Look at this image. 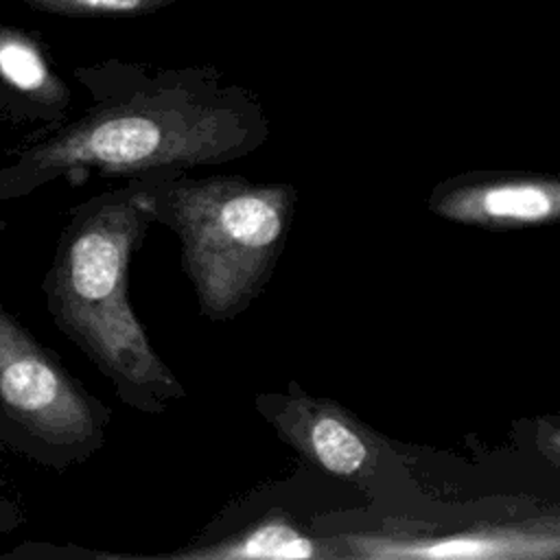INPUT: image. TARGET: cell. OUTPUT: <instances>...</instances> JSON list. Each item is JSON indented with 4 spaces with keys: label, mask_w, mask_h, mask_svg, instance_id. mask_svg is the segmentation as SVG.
I'll use <instances>...</instances> for the list:
<instances>
[{
    "label": "cell",
    "mask_w": 560,
    "mask_h": 560,
    "mask_svg": "<svg viewBox=\"0 0 560 560\" xmlns=\"http://www.w3.org/2000/svg\"><path fill=\"white\" fill-rule=\"evenodd\" d=\"M79 77L92 103L0 166V203L57 179H133L228 164L256 153L271 133L258 94L212 66L107 61Z\"/></svg>",
    "instance_id": "cell-1"
},
{
    "label": "cell",
    "mask_w": 560,
    "mask_h": 560,
    "mask_svg": "<svg viewBox=\"0 0 560 560\" xmlns=\"http://www.w3.org/2000/svg\"><path fill=\"white\" fill-rule=\"evenodd\" d=\"M153 225L142 177L77 203L42 280L55 326L127 407L158 416L186 389L129 304V265Z\"/></svg>",
    "instance_id": "cell-2"
},
{
    "label": "cell",
    "mask_w": 560,
    "mask_h": 560,
    "mask_svg": "<svg viewBox=\"0 0 560 560\" xmlns=\"http://www.w3.org/2000/svg\"><path fill=\"white\" fill-rule=\"evenodd\" d=\"M153 225L179 241L182 269L208 322L243 315L269 284L284 252L298 190L245 175H147Z\"/></svg>",
    "instance_id": "cell-3"
},
{
    "label": "cell",
    "mask_w": 560,
    "mask_h": 560,
    "mask_svg": "<svg viewBox=\"0 0 560 560\" xmlns=\"http://www.w3.org/2000/svg\"><path fill=\"white\" fill-rule=\"evenodd\" d=\"M109 422L112 409L0 304V444L61 472L105 446Z\"/></svg>",
    "instance_id": "cell-4"
},
{
    "label": "cell",
    "mask_w": 560,
    "mask_h": 560,
    "mask_svg": "<svg viewBox=\"0 0 560 560\" xmlns=\"http://www.w3.org/2000/svg\"><path fill=\"white\" fill-rule=\"evenodd\" d=\"M254 407L302 459L376 505L418 499L420 486L402 453L339 400L313 396L291 381L282 392L256 394Z\"/></svg>",
    "instance_id": "cell-5"
},
{
    "label": "cell",
    "mask_w": 560,
    "mask_h": 560,
    "mask_svg": "<svg viewBox=\"0 0 560 560\" xmlns=\"http://www.w3.org/2000/svg\"><path fill=\"white\" fill-rule=\"evenodd\" d=\"M319 527L330 534L343 558H532L553 560L560 551V527L556 514L521 516L514 521L472 518L435 527L424 523L411 527Z\"/></svg>",
    "instance_id": "cell-6"
},
{
    "label": "cell",
    "mask_w": 560,
    "mask_h": 560,
    "mask_svg": "<svg viewBox=\"0 0 560 560\" xmlns=\"http://www.w3.org/2000/svg\"><path fill=\"white\" fill-rule=\"evenodd\" d=\"M429 212L448 223L505 232L560 217V179L534 171H468L438 182Z\"/></svg>",
    "instance_id": "cell-7"
},
{
    "label": "cell",
    "mask_w": 560,
    "mask_h": 560,
    "mask_svg": "<svg viewBox=\"0 0 560 560\" xmlns=\"http://www.w3.org/2000/svg\"><path fill=\"white\" fill-rule=\"evenodd\" d=\"M182 560H252V558H343L337 540L302 527L289 512L269 510L230 532L206 534L168 553Z\"/></svg>",
    "instance_id": "cell-8"
},
{
    "label": "cell",
    "mask_w": 560,
    "mask_h": 560,
    "mask_svg": "<svg viewBox=\"0 0 560 560\" xmlns=\"http://www.w3.org/2000/svg\"><path fill=\"white\" fill-rule=\"evenodd\" d=\"M0 77L26 101L37 105L44 118L52 122L63 118L70 92L28 37L0 28Z\"/></svg>",
    "instance_id": "cell-9"
},
{
    "label": "cell",
    "mask_w": 560,
    "mask_h": 560,
    "mask_svg": "<svg viewBox=\"0 0 560 560\" xmlns=\"http://www.w3.org/2000/svg\"><path fill=\"white\" fill-rule=\"evenodd\" d=\"M39 11L81 18H138L158 13L175 0H24Z\"/></svg>",
    "instance_id": "cell-10"
},
{
    "label": "cell",
    "mask_w": 560,
    "mask_h": 560,
    "mask_svg": "<svg viewBox=\"0 0 560 560\" xmlns=\"http://www.w3.org/2000/svg\"><path fill=\"white\" fill-rule=\"evenodd\" d=\"M22 523H24V514L18 508V503L9 499V494L4 492V481L0 479V534L15 532Z\"/></svg>",
    "instance_id": "cell-11"
}]
</instances>
